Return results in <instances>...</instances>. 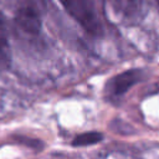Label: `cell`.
Masks as SVG:
<instances>
[{
  "instance_id": "7a4b0ae2",
  "label": "cell",
  "mask_w": 159,
  "mask_h": 159,
  "mask_svg": "<svg viewBox=\"0 0 159 159\" xmlns=\"http://www.w3.org/2000/svg\"><path fill=\"white\" fill-rule=\"evenodd\" d=\"M15 24L25 34L37 36L41 31V14L35 2L20 5L15 12Z\"/></svg>"
},
{
  "instance_id": "6da1fadb",
  "label": "cell",
  "mask_w": 159,
  "mask_h": 159,
  "mask_svg": "<svg viewBox=\"0 0 159 159\" xmlns=\"http://www.w3.org/2000/svg\"><path fill=\"white\" fill-rule=\"evenodd\" d=\"M58 2L89 35H102V24L93 0H58Z\"/></svg>"
},
{
  "instance_id": "5b68a950",
  "label": "cell",
  "mask_w": 159,
  "mask_h": 159,
  "mask_svg": "<svg viewBox=\"0 0 159 159\" xmlns=\"http://www.w3.org/2000/svg\"><path fill=\"white\" fill-rule=\"evenodd\" d=\"M10 65V45L6 20L0 14V70L7 68Z\"/></svg>"
},
{
  "instance_id": "52a82bcc",
  "label": "cell",
  "mask_w": 159,
  "mask_h": 159,
  "mask_svg": "<svg viewBox=\"0 0 159 159\" xmlns=\"http://www.w3.org/2000/svg\"><path fill=\"white\" fill-rule=\"evenodd\" d=\"M157 4H158V6H159V0H157Z\"/></svg>"
},
{
  "instance_id": "3957f363",
  "label": "cell",
  "mask_w": 159,
  "mask_h": 159,
  "mask_svg": "<svg viewBox=\"0 0 159 159\" xmlns=\"http://www.w3.org/2000/svg\"><path fill=\"white\" fill-rule=\"evenodd\" d=\"M143 77V72L140 70H128L124 71L114 77H112L107 86H106V93L111 98H118L123 96L132 86H134L137 82L140 81Z\"/></svg>"
},
{
  "instance_id": "8992f818",
  "label": "cell",
  "mask_w": 159,
  "mask_h": 159,
  "mask_svg": "<svg viewBox=\"0 0 159 159\" xmlns=\"http://www.w3.org/2000/svg\"><path fill=\"white\" fill-rule=\"evenodd\" d=\"M102 139H103L102 133H99V132H87V133H82V134L75 137V139L72 140V145L73 147H87V145L99 143Z\"/></svg>"
},
{
  "instance_id": "277c9868",
  "label": "cell",
  "mask_w": 159,
  "mask_h": 159,
  "mask_svg": "<svg viewBox=\"0 0 159 159\" xmlns=\"http://www.w3.org/2000/svg\"><path fill=\"white\" fill-rule=\"evenodd\" d=\"M147 0H112L116 11L127 20H137L143 15Z\"/></svg>"
}]
</instances>
